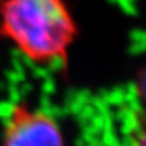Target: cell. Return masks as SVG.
<instances>
[{
	"instance_id": "3957f363",
	"label": "cell",
	"mask_w": 146,
	"mask_h": 146,
	"mask_svg": "<svg viewBox=\"0 0 146 146\" xmlns=\"http://www.w3.org/2000/svg\"><path fill=\"white\" fill-rule=\"evenodd\" d=\"M137 90H139V95L142 99V101L146 104V67L140 71L137 76Z\"/></svg>"
},
{
	"instance_id": "6da1fadb",
	"label": "cell",
	"mask_w": 146,
	"mask_h": 146,
	"mask_svg": "<svg viewBox=\"0 0 146 146\" xmlns=\"http://www.w3.org/2000/svg\"><path fill=\"white\" fill-rule=\"evenodd\" d=\"M77 25L64 0H1L0 36L38 64H67Z\"/></svg>"
},
{
	"instance_id": "277c9868",
	"label": "cell",
	"mask_w": 146,
	"mask_h": 146,
	"mask_svg": "<svg viewBox=\"0 0 146 146\" xmlns=\"http://www.w3.org/2000/svg\"><path fill=\"white\" fill-rule=\"evenodd\" d=\"M135 146H146V121L142 123V127L140 128V132L136 137Z\"/></svg>"
},
{
	"instance_id": "7a4b0ae2",
	"label": "cell",
	"mask_w": 146,
	"mask_h": 146,
	"mask_svg": "<svg viewBox=\"0 0 146 146\" xmlns=\"http://www.w3.org/2000/svg\"><path fill=\"white\" fill-rule=\"evenodd\" d=\"M0 146H66V142L50 115L18 103L7 118Z\"/></svg>"
}]
</instances>
